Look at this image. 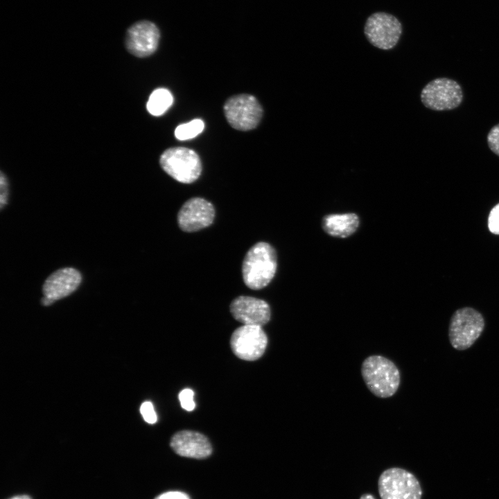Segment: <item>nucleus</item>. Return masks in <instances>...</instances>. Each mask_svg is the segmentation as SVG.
<instances>
[{
	"mask_svg": "<svg viewBox=\"0 0 499 499\" xmlns=\"http://www.w3.org/2000/svg\"><path fill=\"white\" fill-rule=\"evenodd\" d=\"M489 230L495 234H499V204L491 211L488 218Z\"/></svg>",
	"mask_w": 499,
	"mask_h": 499,
	"instance_id": "obj_21",
	"label": "nucleus"
},
{
	"mask_svg": "<svg viewBox=\"0 0 499 499\" xmlns=\"http://www.w3.org/2000/svg\"><path fill=\"white\" fill-rule=\"evenodd\" d=\"M215 218L213 204L200 197L187 200L180 209L177 220L179 227L186 232H193L210 226Z\"/></svg>",
	"mask_w": 499,
	"mask_h": 499,
	"instance_id": "obj_11",
	"label": "nucleus"
},
{
	"mask_svg": "<svg viewBox=\"0 0 499 499\" xmlns=\"http://www.w3.org/2000/svg\"><path fill=\"white\" fill-rule=\"evenodd\" d=\"M154 499H190V498L186 493L179 491H170L158 495Z\"/></svg>",
	"mask_w": 499,
	"mask_h": 499,
	"instance_id": "obj_23",
	"label": "nucleus"
},
{
	"mask_svg": "<svg viewBox=\"0 0 499 499\" xmlns=\"http://www.w3.org/2000/svg\"><path fill=\"white\" fill-rule=\"evenodd\" d=\"M361 374L369 390L379 398L392 396L401 383L398 367L391 360L380 355H371L364 360Z\"/></svg>",
	"mask_w": 499,
	"mask_h": 499,
	"instance_id": "obj_2",
	"label": "nucleus"
},
{
	"mask_svg": "<svg viewBox=\"0 0 499 499\" xmlns=\"http://www.w3.org/2000/svg\"><path fill=\"white\" fill-rule=\"evenodd\" d=\"M233 317L245 325L262 326L270 319L271 310L264 300L250 296H238L230 304Z\"/></svg>",
	"mask_w": 499,
	"mask_h": 499,
	"instance_id": "obj_13",
	"label": "nucleus"
},
{
	"mask_svg": "<svg viewBox=\"0 0 499 499\" xmlns=\"http://www.w3.org/2000/svg\"><path fill=\"white\" fill-rule=\"evenodd\" d=\"M381 499H421L422 489L417 478L410 471L399 467L382 472L378 481Z\"/></svg>",
	"mask_w": 499,
	"mask_h": 499,
	"instance_id": "obj_6",
	"label": "nucleus"
},
{
	"mask_svg": "<svg viewBox=\"0 0 499 499\" xmlns=\"http://www.w3.org/2000/svg\"><path fill=\"white\" fill-rule=\"evenodd\" d=\"M489 147L498 156H499V123L494 125L487 135Z\"/></svg>",
	"mask_w": 499,
	"mask_h": 499,
	"instance_id": "obj_19",
	"label": "nucleus"
},
{
	"mask_svg": "<svg viewBox=\"0 0 499 499\" xmlns=\"http://www.w3.org/2000/svg\"><path fill=\"white\" fill-rule=\"evenodd\" d=\"M7 499H33V498L27 494H18L11 496Z\"/></svg>",
	"mask_w": 499,
	"mask_h": 499,
	"instance_id": "obj_24",
	"label": "nucleus"
},
{
	"mask_svg": "<svg viewBox=\"0 0 499 499\" xmlns=\"http://www.w3.org/2000/svg\"><path fill=\"white\" fill-rule=\"evenodd\" d=\"M268 337L261 326L245 325L236 329L230 339L233 353L244 360H256L264 353Z\"/></svg>",
	"mask_w": 499,
	"mask_h": 499,
	"instance_id": "obj_9",
	"label": "nucleus"
},
{
	"mask_svg": "<svg viewBox=\"0 0 499 499\" xmlns=\"http://www.w3.org/2000/svg\"><path fill=\"white\" fill-rule=\"evenodd\" d=\"M360 225V219L354 213H333L324 216L322 228L333 237L347 238L354 234Z\"/></svg>",
	"mask_w": 499,
	"mask_h": 499,
	"instance_id": "obj_15",
	"label": "nucleus"
},
{
	"mask_svg": "<svg viewBox=\"0 0 499 499\" xmlns=\"http://www.w3.org/2000/svg\"><path fill=\"white\" fill-rule=\"evenodd\" d=\"M193 396V391L189 388L184 389L180 392L178 397L183 409L186 411H192L195 409Z\"/></svg>",
	"mask_w": 499,
	"mask_h": 499,
	"instance_id": "obj_18",
	"label": "nucleus"
},
{
	"mask_svg": "<svg viewBox=\"0 0 499 499\" xmlns=\"http://www.w3.org/2000/svg\"><path fill=\"white\" fill-rule=\"evenodd\" d=\"M360 499H376L373 495L370 493H364L360 497Z\"/></svg>",
	"mask_w": 499,
	"mask_h": 499,
	"instance_id": "obj_25",
	"label": "nucleus"
},
{
	"mask_svg": "<svg viewBox=\"0 0 499 499\" xmlns=\"http://www.w3.org/2000/svg\"><path fill=\"white\" fill-rule=\"evenodd\" d=\"M277 269V256L274 248L266 242H258L247 252L242 263L244 283L252 290L266 287L274 278Z\"/></svg>",
	"mask_w": 499,
	"mask_h": 499,
	"instance_id": "obj_1",
	"label": "nucleus"
},
{
	"mask_svg": "<svg viewBox=\"0 0 499 499\" xmlns=\"http://www.w3.org/2000/svg\"><path fill=\"white\" fill-rule=\"evenodd\" d=\"M159 164L165 173L184 184L196 181L202 170L198 153L185 147H171L165 150L160 156Z\"/></svg>",
	"mask_w": 499,
	"mask_h": 499,
	"instance_id": "obj_3",
	"label": "nucleus"
},
{
	"mask_svg": "<svg viewBox=\"0 0 499 499\" xmlns=\"http://www.w3.org/2000/svg\"><path fill=\"white\" fill-rule=\"evenodd\" d=\"M463 99L460 85L447 78H438L429 82L421 92L425 107L435 111L450 110L457 107Z\"/></svg>",
	"mask_w": 499,
	"mask_h": 499,
	"instance_id": "obj_8",
	"label": "nucleus"
},
{
	"mask_svg": "<svg viewBox=\"0 0 499 499\" xmlns=\"http://www.w3.org/2000/svg\"><path fill=\"white\" fill-rule=\"evenodd\" d=\"M0 189H1V196H0V205L1 208L2 209L5 204L7 203L8 200V180L6 177V175L3 174V173L1 172V176H0Z\"/></svg>",
	"mask_w": 499,
	"mask_h": 499,
	"instance_id": "obj_22",
	"label": "nucleus"
},
{
	"mask_svg": "<svg viewBox=\"0 0 499 499\" xmlns=\"http://www.w3.org/2000/svg\"><path fill=\"white\" fill-rule=\"evenodd\" d=\"M402 31L399 20L393 15L385 12L371 14L364 26V34L368 42L376 48L385 51L396 46Z\"/></svg>",
	"mask_w": 499,
	"mask_h": 499,
	"instance_id": "obj_7",
	"label": "nucleus"
},
{
	"mask_svg": "<svg viewBox=\"0 0 499 499\" xmlns=\"http://www.w3.org/2000/svg\"><path fill=\"white\" fill-rule=\"evenodd\" d=\"M140 412L147 423L150 424L156 423L157 417L151 402L143 403L140 408Z\"/></svg>",
	"mask_w": 499,
	"mask_h": 499,
	"instance_id": "obj_20",
	"label": "nucleus"
},
{
	"mask_svg": "<svg viewBox=\"0 0 499 499\" xmlns=\"http://www.w3.org/2000/svg\"><path fill=\"white\" fill-rule=\"evenodd\" d=\"M204 128V123L203 121L195 119L177 126L175 130V136L181 141L191 139L200 134Z\"/></svg>",
	"mask_w": 499,
	"mask_h": 499,
	"instance_id": "obj_17",
	"label": "nucleus"
},
{
	"mask_svg": "<svg viewBox=\"0 0 499 499\" xmlns=\"http://www.w3.org/2000/svg\"><path fill=\"white\" fill-rule=\"evenodd\" d=\"M82 277L79 271L73 268H64L52 273L43 285L44 297L42 303L49 306L68 296L79 286Z\"/></svg>",
	"mask_w": 499,
	"mask_h": 499,
	"instance_id": "obj_12",
	"label": "nucleus"
},
{
	"mask_svg": "<svg viewBox=\"0 0 499 499\" xmlns=\"http://www.w3.org/2000/svg\"><path fill=\"white\" fill-rule=\"evenodd\" d=\"M223 112L231 127L240 131L255 129L263 114L257 98L249 94H236L227 98L223 105Z\"/></svg>",
	"mask_w": 499,
	"mask_h": 499,
	"instance_id": "obj_5",
	"label": "nucleus"
},
{
	"mask_svg": "<svg viewBox=\"0 0 499 499\" xmlns=\"http://www.w3.org/2000/svg\"><path fill=\"white\" fill-rule=\"evenodd\" d=\"M170 446L176 454L185 457L205 459L212 453V446L208 438L192 430H182L174 434Z\"/></svg>",
	"mask_w": 499,
	"mask_h": 499,
	"instance_id": "obj_14",
	"label": "nucleus"
},
{
	"mask_svg": "<svg viewBox=\"0 0 499 499\" xmlns=\"http://www.w3.org/2000/svg\"><path fill=\"white\" fill-rule=\"evenodd\" d=\"M160 40V31L152 21L142 20L132 24L128 30L125 44L132 55L146 58L157 49Z\"/></svg>",
	"mask_w": 499,
	"mask_h": 499,
	"instance_id": "obj_10",
	"label": "nucleus"
},
{
	"mask_svg": "<svg viewBox=\"0 0 499 499\" xmlns=\"http://www.w3.org/2000/svg\"><path fill=\"white\" fill-rule=\"evenodd\" d=\"M485 326L482 315L471 307L457 310L452 315L448 338L452 347L459 351L470 348L480 338Z\"/></svg>",
	"mask_w": 499,
	"mask_h": 499,
	"instance_id": "obj_4",
	"label": "nucleus"
},
{
	"mask_svg": "<svg viewBox=\"0 0 499 499\" xmlns=\"http://www.w3.org/2000/svg\"><path fill=\"white\" fill-rule=\"evenodd\" d=\"M173 97L169 90L158 88L150 94L146 104L148 112L153 116H161L171 106Z\"/></svg>",
	"mask_w": 499,
	"mask_h": 499,
	"instance_id": "obj_16",
	"label": "nucleus"
}]
</instances>
